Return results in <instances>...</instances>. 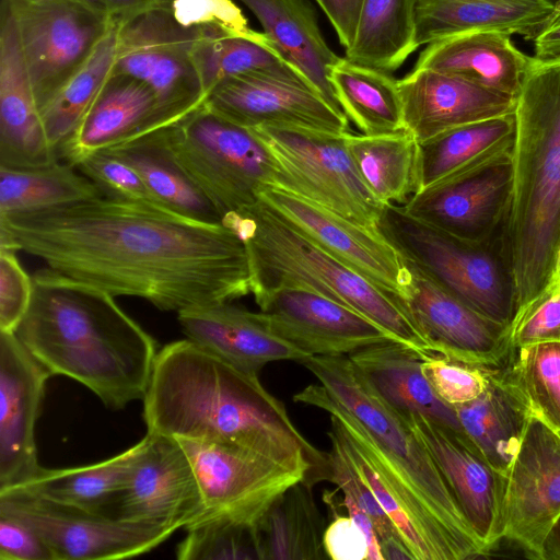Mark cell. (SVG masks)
<instances>
[{"label": "cell", "instance_id": "f35d334b", "mask_svg": "<svg viewBox=\"0 0 560 560\" xmlns=\"http://www.w3.org/2000/svg\"><path fill=\"white\" fill-rule=\"evenodd\" d=\"M329 81L343 114L362 135L404 129L398 80L390 73L340 57L330 68Z\"/></svg>", "mask_w": 560, "mask_h": 560}, {"label": "cell", "instance_id": "44dd1931", "mask_svg": "<svg viewBox=\"0 0 560 560\" xmlns=\"http://www.w3.org/2000/svg\"><path fill=\"white\" fill-rule=\"evenodd\" d=\"M206 104L246 127H293L331 133L350 132L347 116L306 83L262 73L241 74L215 85Z\"/></svg>", "mask_w": 560, "mask_h": 560}, {"label": "cell", "instance_id": "ba28073f", "mask_svg": "<svg viewBox=\"0 0 560 560\" xmlns=\"http://www.w3.org/2000/svg\"><path fill=\"white\" fill-rule=\"evenodd\" d=\"M176 163L223 218L275 186L276 160L256 132L210 108L206 102L158 128Z\"/></svg>", "mask_w": 560, "mask_h": 560}, {"label": "cell", "instance_id": "7a4b0ae2", "mask_svg": "<svg viewBox=\"0 0 560 560\" xmlns=\"http://www.w3.org/2000/svg\"><path fill=\"white\" fill-rule=\"evenodd\" d=\"M142 401L148 433L237 444L306 469L311 485L327 480V454L302 435L258 374L188 338L158 352Z\"/></svg>", "mask_w": 560, "mask_h": 560}, {"label": "cell", "instance_id": "3957f363", "mask_svg": "<svg viewBox=\"0 0 560 560\" xmlns=\"http://www.w3.org/2000/svg\"><path fill=\"white\" fill-rule=\"evenodd\" d=\"M319 384L293 396L336 418L372 458L411 513L436 560H466L488 552L450 487L404 416L392 408L346 355L301 362Z\"/></svg>", "mask_w": 560, "mask_h": 560}, {"label": "cell", "instance_id": "681fc988", "mask_svg": "<svg viewBox=\"0 0 560 560\" xmlns=\"http://www.w3.org/2000/svg\"><path fill=\"white\" fill-rule=\"evenodd\" d=\"M560 342V282L522 310L510 326V345Z\"/></svg>", "mask_w": 560, "mask_h": 560}, {"label": "cell", "instance_id": "680465c9", "mask_svg": "<svg viewBox=\"0 0 560 560\" xmlns=\"http://www.w3.org/2000/svg\"><path fill=\"white\" fill-rule=\"evenodd\" d=\"M542 560H560V517L549 530L538 556Z\"/></svg>", "mask_w": 560, "mask_h": 560}, {"label": "cell", "instance_id": "7402d4cb", "mask_svg": "<svg viewBox=\"0 0 560 560\" xmlns=\"http://www.w3.org/2000/svg\"><path fill=\"white\" fill-rule=\"evenodd\" d=\"M50 372L15 332H0V491L38 472L35 425Z\"/></svg>", "mask_w": 560, "mask_h": 560}, {"label": "cell", "instance_id": "8992f818", "mask_svg": "<svg viewBox=\"0 0 560 560\" xmlns=\"http://www.w3.org/2000/svg\"><path fill=\"white\" fill-rule=\"evenodd\" d=\"M222 223L244 243L253 295L280 287L310 289L361 313L422 357L434 354L399 296L320 248L261 198Z\"/></svg>", "mask_w": 560, "mask_h": 560}, {"label": "cell", "instance_id": "db71d44e", "mask_svg": "<svg viewBox=\"0 0 560 560\" xmlns=\"http://www.w3.org/2000/svg\"><path fill=\"white\" fill-rule=\"evenodd\" d=\"M330 21L339 43L347 49L354 36L362 0H316Z\"/></svg>", "mask_w": 560, "mask_h": 560}, {"label": "cell", "instance_id": "4316f807", "mask_svg": "<svg viewBox=\"0 0 560 560\" xmlns=\"http://www.w3.org/2000/svg\"><path fill=\"white\" fill-rule=\"evenodd\" d=\"M534 61L514 46L510 34L472 31L427 45L415 68L456 74L517 98Z\"/></svg>", "mask_w": 560, "mask_h": 560}, {"label": "cell", "instance_id": "1f68e13d", "mask_svg": "<svg viewBox=\"0 0 560 560\" xmlns=\"http://www.w3.org/2000/svg\"><path fill=\"white\" fill-rule=\"evenodd\" d=\"M515 131L513 113L456 127L418 143V191L512 153Z\"/></svg>", "mask_w": 560, "mask_h": 560}, {"label": "cell", "instance_id": "9f6ffc18", "mask_svg": "<svg viewBox=\"0 0 560 560\" xmlns=\"http://www.w3.org/2000/svg\"><path fill=\"white\" fill-rule=\"evenodd\" d=\"M535 40L536 61L540 63L560 62V12H557Z\"/></svg>", "mask_w": 560, "mask_h": 560}, {"label": "cell", "instance_id": "d6986e66", "mask_svg": "<svg viewBox=\"0 0 560 560\" xmlns=\"http://www.w3.org/2000/svg\"><path fill=\"white\" fill-rule=\"evenodd\" d=\"M259 198L320 248L377 287L402 299L407 268L401 256L380 232L273 186L264 188Z\"/></svg>", "mask_w": 560, "mask_h": 560}, {"label": "cell", "instance_id": "f546056e", "mask_svg": "<svg viewBox=\"0 0 560 560\" xmlns=\"http://www.w3.org/2000/svg\"><path fill=\"white\" fill-rule=\"evenodd\" d=\"M348 357L375 392L400 415L421 413L465 433L455 408L439 398L423 375V357L417 350L399 341H386Z\"/></svg>", "mask_w": 560, "mask_h": 560}, {"label": "cell", "instance_id": "484cf974", "mask_svg": "<svg viewBox=\"0 0 560 560\" xmlns=\"http://www.w3.org/2000/svg\"><path fill=\"white\" fill-rule=\"evenodd\" d=\"M165 125L155 94L136 78L113 72L60 160L74 165L88 154Z\"/></svg>", "mask_w": 560, "mask_h": 560}, {"label": "cell", "instance_id": "4fadbf2b", "mask_svg": "<svg viewBox=\"0 0 560 560\" xmlns=\"http://www.w3.org/2000/svg\"><path fill=\"white\" fill-rule=\"evenodd\" d=\"M178 441L199 485L205 504L201 517L229 513L258 523L282 492L308 480L306 469L248 447L215 441Z\"/></svg>", "mask_w": 560, "mask_h": 560}, {"label": "cell", "instance_id": "d4e9b609", "mask_svg": "<svg viewBox=\"0 0 560 560\" xmlns=\"http://www.w3.org/2000/svg\"><path fill=\"white\" fill-rule=\"evenodd\" d=\"M185 336L233 366L252 374L275 361L302 362L310 355L272 335L258 312L223 302L177 312Z\"/></svg>", "mask_w": 560, "mask_h": 560}, {"label": "cell", "instance_id": "f907efd6", "mask_svg": "<svg viewBox=\"0 0 560 560\" xmlns=\"http://www.w3.org/2000/svg\"><path fill=\"white\" fill-rule=\"evenodd\" d=\"M18 252L0 248V332H15L32 302V277L20 264Z\"/></svg>", "mask_w": 560, "mask_h": 560}, {"label": "cell", "instance_id": "7c38bea8", "mask_svg": "<svg viewBox=\"0 0 560 560\" xmlns=\"http://www.w3.org/2000/svg\"><path fill=\"white\" fill-rule=\"evenodd\" d=\"M0 513L35 529L55 560L131 558L152 550L175 533L58 504L18 488L0 491Z\"/></svg>", "mask_w": 560, "mask_h": 560}, {"label": "cell", "instance_id": "277c9868", "mask_svg": "<svg viewBox=\"0 0 560 560\" xmlns=\"http://www.w3.org/2000/svg\"><path fill=\"white\" fill-rule=\"evenodd\" d=\"M32 281L15 334L51 376L75 380L114 410L143 400L159 352L153 337L105 290L47 267Z\"/></svg>", "mask_w": 560, "mask_h": 560}, {"label": "cell", "instance_id": "6125c7cd", "mask_svg": "<svg viewBox=\"0 0 560 560\" xmlns=\"http://www.w3.org/2000/svg\"><path fill=\"white\" fill-rule=\"evenodd\" d=\"M557 432H558V433H559V435H560V431H557Z\"/></svg>", "mask_w": 560, "mask_h": 560}, {"label": "cell", "instance_id": "94428289", "mask_svg": "<svg viewBox=\"0 0 560 560\" xmlns=\"http://www.w3.org/2000/svg\"><path fill=\"white\" fill-rule=\"evenodd\" d=\"M553 3H555V10H556V13H557V12H560V0H556ZM556 13H555V14H556Z\"/></svg>", "mask_w": 560, "mask_h": 560}, {"label": "cell", "instance_id": "ffe728a7", "mask_svg": "<svg viewBox=\"0 0 560 560\" xmlns=\"http://www.w3.org/2000/svg\"><path fill=\"white\" fill-rule=\"evenodd\" d=\"M401 416L431 454L464 516L489 551L503 538L504 475L465 433L421 413Z\"/></svg>", "mask_w": 560, "mask_h": 560}, {"label": "cell", "instance_id": "d590c367", "mask_svg": "<svg viewBox=\"0 0 560 560\" xmlns=\"http://www.w3.org/2000/svg\"><path fill=\"white\" fill-rule=\"evenodd\" d=\"M418 48L417 0H362L347 59L392 73Z\"/></svg>", "mask_w": 560, "mask_h": 560}, {"label": "cell", "instance_id": "9c48e42d", "mask_svg": "<svg viewBox=\"0 0 560 560\" xmlns=\"http://www.w3.org/2000/svg\"><path fill=\"white\" fill-rule=\"evenodd\" d=\"M272 153L278 175L273 187L329 209L374 232L383 210L352 161L346 135L303 128H253Z\"/></svg>", "mask_w": 560, "mask_h": 560}, {"label": "cell", "instance_id": "8d00e7d4", "mask_svg": "<svg viewBox=\"0 0 560 560\" xmlns=\"http://www.w3.org/2000/svg\"><path fill=\"white\" fill-rule=\"evenodd\" d=\"M192 59L206 95L222 81L248 73L270 74L312 86L271 40L255 30L240 35L201 31L192 48Z\"/></svg>", "mask_w": 560, "mask_h": 560}, {"label": "cell", "instance_id": "e0dca14e", "mask_svg": "<svg viewBox=\"0 0 560 560\" xmlns=\"http://www.w3.org/2000/svg\"><path fill=\"white\" fill-rule=\"evenodd\" d=\"M402 260L408 277L401 300L433 353L499 369L511 349L510 328L482 315Z\"/></svg>", "mask_w": 560, "mask_h": 560}, {"label": "cell", "instance_id": "f5cc1de1", "mask_svg": "<svg viewBox=\"0 0 560 560\" xmlns=\"http://www.w3.org/2000/svg\"><path fill=\"white\" fill-rule=\"evenodd\" d=\"M324 549L332 560H368L366 537L357 523L348 515H337L325 528Z\"/></svg>", "mask_w": 560, "mask_h": 560}, {"label": "cell", "instance_id": "d6a6232c", "mask_svg": "<svg viewBox=\"0 0 560 560\" xmlns=\"http://www.w3.org/2000/svg\"><path fill=\"white\" fill-rule=\"evenodd\" d=\"M105 150L133 167L163 207L195 221L222 223L213 205L176 163L158 129Z\"/></svg>", "mask_w": 560, "mask_h": 560}, {"label": "cell", "instance_id": "ab89813d", "mask_svg": "<svg viewBox=\"0 0 560 560\" xmlns=\"http://www.w3.org/2000/svg\"><path fill=\"white\" fill-rule=\"evenodd\" d=\"M103 197L66 161L37 168L0 166V215L34 212Z\"/></svg>", "mask_w": 560, "mask_h": 560}, {"label": "cell", "instance_id": "7bdbcfd3", "mask_svg": "<svg viewBox=\"0 0 560 560\" xmlns=\"http://www.w3.org/2000/svg\"><path fill=\"white\" fill-rule=\"evenodd\" d=\"M258 524V523H257ZM257 524L229 513L203 516L185 529L179 560H260Z\"/></svg>", "mask_w": 560, "mask_h": 560}, {"label": "cell", "instance_id": "e575fe53", "mask_svg": "<svg viewBox=\"0 0 560 560\" xmlns=\"http://www.w3.org/2000/svg\"><path fill=\"white\" fill-rule=\"evenodd\" d=\"M310 485L300 481L282 492L257 524L260 560H322L324 518Z\"/></svg>", "mask_w": 560, "mask_h": 560}, {"label": "cell", "instance_id": "8fae6325", "mask_svg": "<svg viewBox=\"0 0 560 560\" xmlns=\"http://www.w3.org/2000/svg\"><path fill=\"white\" fill-rule=\"evenodd\" d=\"M42 109L116 25L75 0H4Z\"/></svg>", "mask_w": 560, "mask_h": 560}, {"label": "cell", "instance_id": "ee69618b", "mask_svg": "<svg viewBox=\"0 0 560 560\" xmlns=\"http://www.w3.org/2000/svg\"><path fill=\"white\" fill-rule=\"evenodd\" d=\"M328 478L343 495L351 498L373 522L383 560H413L401 535L381 506L372 489L358 471L337 435L329 430Z\"/></svg>", "mask_w": 560, "mask_h": 560}, {"label": "cell", "instance_id": "2e32d148", "mask_svg": "<svg viewBox=\"0 0 560 560\" xmlns=\"http://www.w3.org/2000/svg\"><path fill=\"white\" fill-rule=\"evenodd\" d=\"M512 191L510 153L417 191L401 208L454 236L483 242L504 231Z\"/></svg>", "mask_w": 560, "mask_h": 560}, {"label": "cell", "instance_id": "ac0fdd59", "mask_svg": "<svg viewBox=\"0 0 560 560\" xmlns=\"http://www.w3.org/2000/svg\"><path fill=\"white\" fill-rule=\"evenodd\" d=\"M504 478L503 538L538 559L560 517L559 433L533 416Z\"/></svg>", "mask_w": 560, "mask_h": 560}, {"label": "cell", "instance_id": "4dcf8cb0", "mask_svg": "<svg viewBox=\"0 0 560 560\" xmlns=\"http://www.w3.org/2000/svg\"><path fill=\"white\" fill-rule=\"evenodd\" d=\"M455 411L465 434L505 476L533 415L499 369H492L490 385L480 397L455 407Z\"/></svg>", "mask_w": 560, "mask_h": 560}, {"label": "cell", "instance_id": "9a60e30c", "mask_svg": "<svg viewBox=\"0 0 560 560\" xmlns=\"http://www.w3.org/2000/svg\"><path fill=\"white\" fill-rule=\"evenodd\" d=\"M203 513L199 485L179 441L147 432L140 441L115 517L176 532Z\"/></svg>", "mask_w": 560, "mask_h": 560}, {"label": "cell", "instance_id": "c3c4849f", "mask_svg": "<svg viewBox=\"0 0 560 560\" xmlns=\"http://www.w3.org/2000/svg\"><path fill=\"white\" fill-rule=\"evenodd\" d=\"M167 7L175 22L185 28L225 35L253 30L233 0H168Z\"/></svg>", "mask_w": 560, "mask_h": 560}, {"label": "cell", "instance_id": "52a82bcc", "mask_svg": "<svg viewBox=\"0 0 560 560\" xmlns=\"http://www.w3.org/2000/svg\"><path fill=\"white\" fill-rule=\"evenodd\" d=\"M377 231L408 262L482 315L510 328L517 291L504 231L483 242L454 236L383 207Z\"/></svg>", "mask_w": 560, "mask_h": 560}, {"label": "cell", "instance_id": "11a10c76", "mask_svg": "<svg viewBox=\"0 0 560 560\" xmlns=\"http://www.w3.org/2000/svg\"><path fill=\"white\" fill-rule=\"evenodd\" d=\"M116 24L125 22L144 11L156 8L168 0H75Z\"/></svg>", "mask_w": 560, "mask_h": 560}, {"label": "cell", "instance_id": "83f0119b", "mask_svg": "<svg viewBox=\"0 0 560 560\" xmlns=\"http://www.w3.org/2000/svg\"><path fill=\"white\" fill-rule=\"evenodd\" d=\"M555 13L552 0H417V44L472 31L535 39Z\"/></svg>", "mask_w": 560, "mask_h": 560}, {"label": "cell", "instance_id": "5bb4252c", "mask_svg": "<svg viewBox=\"0 0 560 560\" xmlns=\"http://www.w3.org/2000/svg\"><path fill=\"white\" fill-rule=\"evenodd\" d=\"M254 299L266 328L310 357L346 355L398 341L361 313L310 289L280 287Z\"/></svg>", "mask_w": 560, "mask_h": 560}, {"label": "cell", "instance_id": "836d02e7", "mask_svg": "<svg viewBox=\"0 0 560 560\" xmlns=\"http://www.w3.org/2000/svg\"><path fill=\"white\" fill-rule=\"evenodd\" d=\"M139 447L140 442L106 460L82 467H40L33 479L18 489L58 504L115 517Z\"/></svg>", "mask_w": 560, "mask_h": 560}, {"label": "cell", "instance_id": "f1b7e54d", "mask_svg": "<svg viewBox=\"0 0 560 560\" xmlns=\"http://www.w3.org/2000/svg\"><path fill=\"white\" fill-rule=\"evenodd\" d=\"M240 1L256 16L279 54L342 112L329 81L330 68L340 57L326 43L313 5L306 0Z\"/></svg>", "mask_w": 560, "mask_h": 560}, {"label": "cell", "instance_id": "91938a15", "mask_svg": "<svg viewBox=\"0 0 560 560\" xmlns=\"http://www.w3.org/2000/svg\"><path fill=\"white\" fill-rule=\"evenodd\" d=\"M556 282H560V252H559V255H558V260H557V266H556V273H555V281H553V283H556Z\"/></svg>", "mask_w": 560, "mask_h": 560}, {"label": "cell", "instance_id": "74e56055", "mask_svg": "<svg viewBox=\"0 0 560 560\" xmlns=\"http://www.w3.org/2000/svg\"><path fill=\"white\" fill-rule=\"evenodd\" d=\"M359 175L375 199L404 205L418 191V142L405 129L384 135H346Z\"/></svg>", "mask_w": 560, "mask_h": 560}, {"label": "cell", "instance_id": "f6af8a7d", "mask_svg": "<svg viewBox=\"0 0 560 560\" xmlns=\"http://www.w3.org/2000/svg\"><path fill=\"white\" fill-rule=\"evenodd\" d=\"M330 430L337 435L347 455L368 482L381 506L401 535L413 560H436L433 549L421 533L411 513L377 465L346 433L337 419L331 416Z\"/></svg>", "mask_w": 560, "mask_h": 560}, {"label": "cell", "instance_id": "816d5d0a", "mask_svg": "<svg viewBox=\"0 0 560 560\" xmlns=\"http://www.w3.org/2000/svg\"><path fill=\"white\" fill-rule=\"evenodd\" d=\"M0 560H55L39 534L23 521L0 513Z\"/></svg>", "mask_w": 560, "mask_h": 560}, {"label": "cell", "instance_id": "60d3db41", "mask_svg": "<svg viewBox=\"0 0 560 560\" xmlns=\"http://www.w3.org/2000/svg\"><path fill=\"white\" fill-rule=\"evenodd\" d=\"M116 52L117 24L98 44L86 62L40 109L47 139L59 160L113 73Z\"/></svg>", "mask_w": 560, "mask_h": 560}, {"label": "cell", "instance_id": "5b68a950", "mask_svg": "<svg viewBox=\"0 0 560 560\" xmlns=\"http://www.w3.org/2000/svg\"><path fill=\"white\" fill-rule=\"evenodd\" d=\"M514 115L513 191L504 234L518 314L552 285L560 252V62L535 59Z\"/></svg>", "mask_w": 560, "mask_h": 560}, {"label": "cell", "instance_id": "6da1fadb", "mask_svg": "<svg viewBox=\"0 0 560 560\" xmlns=\"http://www.w3.org/2000/svg\"><path fill=\"white\" fill-rule=\"evenodd\" d=\"M20 252L113 296L161 311L232 302L250 292L243 241L223 223L195 221L154 205L100 197L0 215Z\"/></svg>", "mask_w": 560, "mask_h": 560}, {"label": "cell", "instance_id": "603a6c76", "mask_svg": "<svg viewBox=\"0 0 560 560\" xmlns=\"http://www.w3.org/2000/svg\"><path fill=\"white\" fill-rule=\"evenodd\" d=\"M404 129L418 143L464 125L513 114L517 98L463 77L413 68L398 80Z\"/></svg>", "mask_w": 560, "mask_h": 560}, {"label": "cell", "instance_id": "cb8c5ba5", "mask_svg": "<svg viewBox=\"0 0 560 560\" xmlns=\"http://www.w3.org/2000/svg\"><path fill=\"white\" fill-rule=\"evenodd\" d=\"M60 161L51 148L12 14L0 5V166L37 168Z\"/></svg>", "mask_w": 560, "mask_h": 560}, {"label": "cell", "instance_id": "6f0895ef", "mask_svg": "<svg viewBox=\"0 0 560 560\" xmlns=\"http://www.w3.org/2000/svg\"><path fill=\"white\" fill-rule=\"evenodd\" d=\"M343 504L348 515L358 524L364 533L369 545L368 560H383L378 538L372 520L351 498L343 495Z\"/></svg>", "mask_w": 560, "mask_h": 560}, {"label": "cell", "instance_id": "b9f144b4", "mask_svg": "<svg viewBox=\"0 0 560 560\" xmlns=\"http://www.w3.org/2000/svg\"><path fill=\"white\" fill-rule=\"evenodd\" d=\"M499 371L535 418L560 431V342L511 347Z\"/></svg>", "mask_w": 560, "mask_h": 560}, {"label": "cell", "instance_id": "bcb514c9", "mask_svg": "<svg viewBox=\"0 0 560 560\" xmlns=\"http://www.w3.org/2000/svg\"><path fill=\"white\" fill-rule=\"evenodd\" d=\"M74 166L105 198L165 208L154 198L133 167L106 150L85 155Z\"/></svg>", "mask_w": 560, "mask_h": 560}, {"label": "cell", "instance_id": "30bf717a", "mask_svg": "<svg viewBox=\"0 0 560 560\" xmlns=\"http://www.w3.org/2000/svg\"><path fill=\"white\" fill-rule=\"evenodd\" d=\"M167 2L117 24L113 72L144 83L168 125L201 105L207 95L192 59L201 31L177 24Z\"/></svg>", "mask_w": 560, "mask_h": 560}, {"label": "cell", "instance_id": "7dc6e473", "mask_svg": "<svg viewBox=\"0 0 560 560\" xmlns=\"http://www.w3.org/2000/svg\"><path fill=\"white\" fill-rule=\"evenodd\" d=\"M423 375L435 394L455 408L476 400L489 387L492 369L451 360L438 354L422 358Z\"/></svg>", "mask_w": 560, "mask_h": 560}]
</instances>
